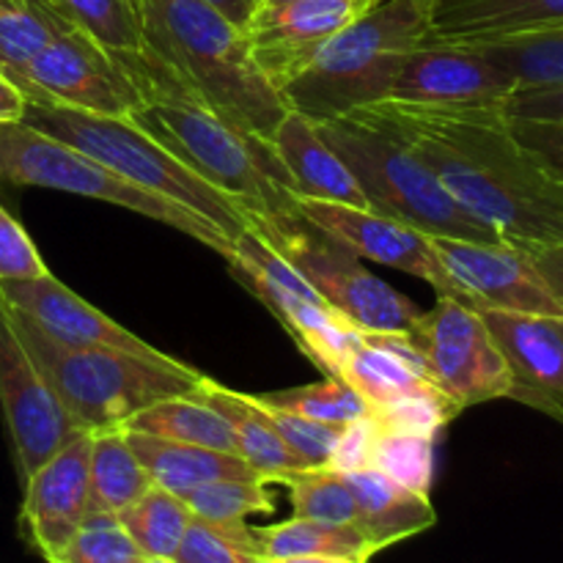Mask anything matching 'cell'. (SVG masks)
<instances>
[{"label": "cell", "instance_id": "52a82bcc", "mask_svg": "<svg viewBox=\"0 0 563 563\" xmlns=\"http://www.w3.org/2000/svg\"><path fill=\"white\" fill-rule=\"evenodd\" d=\"M319 132L350 165L372 212L401 220L429 236L504 242L451 198L429 165L405 141L363 113L322 121Z\"/></svg>", "mask_w": 563, "mask_h": 563}, {"label": "cell", "instance_id": "681fc988", "mask_svg": "<svg viewBox=\"0 0 563 563\" xmlns=\"http://www.w3.org/2000/svg\"><path fill=\"white\" fill-rule=\"evenodd\" d=\"M146 563H179L176 559H146Z\"/></svg>", "mask_w": 563, "mask_h": 563}, {"label": "cell", "instance_id": "836d02e7", "mask_svg": "<svg viewBox=\"0 0 563 563\" xmlns=\"http://www.w3.org/2000/svg\"><path fill=\"white\" fill-rule=\"evenodd\" d=\"M192 517L212 526H240L253 515H269L275 509L267 482L262 478H220L201 484L181 495Z\"/></svg>", "mask_w": 563, "mask_h": 563}, {"label": "cell", "instance_id": "9a60e30c", "mask_svg": "<svg viewBox=\"0 0 563 563\" xmlns=\"http://www.w3.org/2000/svg\"><path fill=\"white\" fill-rule=\"evenodd\" d=\"M297 212L361 258H372V262L385 264V267L416 275L418 280L432 286L438 295L462 300L456 284L440 264L432 236L423 234V231L412 229V225L401 223L396 218H388V214L372 212V209L313 201V198H297Z\"/></svg>", "mask_w": 563, "mask_h": 563}, {"label": "cell", "instance_id": "1f68e13d", "mask_svg": "<svg viewBox=\"0 0 563 563\" xmlns=\"http://www.w3.org/2000/svg\"><path fill=\"white\" fill-rule=\"evenodd\" d=\"M273 484H284L289 489L295 517L330 522V526H355V493L344 473L333 467H306V471L284 473Z\"/></svg>", "mask_w": 563, "mask_h": 563}, {"label": "cell", "instance_id": "b9f144b4", "mask_svg": "<svg viewBox=\"0 0 563 563\" xmlns=\"http://www.w3.org/2000/svg\"><path fill=\"white\" fill-rule=\"evenodd\" d=\"M374 440H377V427H374V421L368 416L361 418V421L346 423L339 443H335L328 467H333L339 473L363 471V467L372 465Z\"/></svg>", "mask_w": 563, "mask_h": 563}, {"label": "cell", "instance_id": "603a6c76", "mask_svg": "<svg viewBox=\"0 0 563 563\" xmlns=\"http://www.w3.org/2000/svg\"><path fill=\"white\" fill-rule=\"evenodd\" d=\"M192 394L207 401V405H212L231 423L236 438V454L256 471L262 482L273 484L284 473L306 471V465L291 454L289 445L280 440V434L275 432L269 418L264 416V410L251 394L225 388V385L214 383L207 374L198 379Z\"/></svg>", "mask_w": 563, "mask_h": 563}, {"label": "cell", "instance_id": "5bb4252c", "mask_svg": "<svg viewBox=\"0 0 563 563\" xmlns=\"http://www.w3.org/2000/svg\"><path fill=\"white\" fill-rule=\"evenodd\" d=\"M517 82L471 44L423 42L401 64L385 102L423 108H506Z\"/></svg>", "mask_w": 563, "mask_h": 563}, {"label": "cell", "instance_id": "7402d4cb", "mask_svg": "<svg viewBox=\"0 0 563 563\" xmlns=\"http://www.w3.org/2000/svg\"><path fill=\"white\" fill-rule=\"evenodd\" d=\"M344 476L350 478L355 493V528L372 544L374 553L438 526V511L429 495L401 487L377 467H363Z\"/></svg>", "mask_w": 563, "mask_h": 563}, {"label": "cell", "instance_id": "ee69618b", "mask_svg": "<svg viewBox=\"0 0 563 563\" xmlns=\"http://www.w3.org/2000/svg\"><path fill=\"white\" fill-rule=\"evenodd\" d=\"M528 256L537 264L544 284L550 286V291L559 297V302L563 306V242H559V245L533 247V251H528Z\"/></svg>", "mask_w": 563, "mask_h": 563}, {"label": "cell", "instance_id": "6da1fadb", "mask_svg": "<svg viewBox=\"0 0 563 563\" xmlns=\"http://www.w3.org/2000/svg\"><path fill=\"white\" fill-rule=\"evenodd\" d=\"M352 113L405 141L451 198L506 245L533 251L563 242V179L517 141L504 108L377 102Z\"/></svg>", "mask_w": 563, "mask_h": 563}, {"label": "cell", "instance_id": "3957f363", "mask_svg": "<svg viewBox=\"0 0 563 563\" xmlns=\"http://www.w3.org/2000/svg\"><path fill=\"white\" fill-rule=\"evenodd\" d=\"M146 49L236 130L267 141L289 104L262 75L245 27L209 0H141Z\"/></svg>", "mask_w": 563, "mask_h": 563}, {"label": "cell", "instance_id": "9c48e42d", "mask_svg": "<svg viewBox=\"0 0 563 563\" xmlns=\"http://www.w3.org/2000/svg\"><path fill=\"white\" fill-rule=\"evenodd\" d=\"M247 229L258 231L280 256L289 258L308 284L363 333H410L421 319V308L385 284L357 253L341 245L322 229L302 218L297 207L286 214L245 212Z\"/></svg>", "mask_w": 563, "mask_h": 563}, {"label": "cell", "instance_id": "2e32d148", "mask_svg": "<svg viewBox=\"0 0 563 563\" xmlns=\"http://www.w3.org/2000/svg\"><path fill=\"white\" fill-rule=\"evenodd\" d=\"M377 3L383 0H289L256 11L245 27L253 60L284 91L335 33Z\"/></svg>", "mask_w": 563, "mask_h": 563}, {"label": "cell", "instance_id": "4dcf8cb0", "mask_svg": "<svg viewBox=\"0 0 563 563\" xmlns=\"http://www.w3.org/2000/svg\"><path fill=\"white\" fill-rule=\"evenodd\" d=\"M66 25H71V22H66L47 0L0 5V71L20 86L25 66Z\"/></svg>", "mask_w": 563, "mask_h": 563}, {"label": "cell", "instance_id": "7a4b0ae2", "mask_svg": "<svg viewBox=\"0 0 563 563\" xmlns=\"http://www.w3.org/2000/svg\"><path fill=\"white\" fill-rule=\"evenodd\" d=\"M115 58L143 99L130 119L181 165L245 212L286 214L297 207L289 174L267 141L229 124L148 49Z\"/></svg>", "mask_w": 563, "mask_h": 563}, {"label": "cell", "instance_id": "4316f807", "mask_svg": "<svg viewBox=\"0 0 563 563\" xmlns=\"http://www.w3.org/2000/svg\"><path fill=\"white\" fill-rule=\"evenodd\" d=\"M258 559H297V555H339V559L372 561L374 548L355 526H330V522L291 517L275 526L253 528Z\"/></svg>", "mask_w": 563, "mask_h": 563}, {"label": "cell", "instance_id": "bcb514c9", "mask_svg": "<svg viewBox=\"0 0 563 563\" xmlns=\"http://www.w3.org/2000/svg\"><path fill=\"white\" fill-rule=\"evenodd\" d=\"M209 3L223 11L231 22H236L240 27H247L253 14L258 11V5H262V0H209Z\"/></svg>", "mask_w": 563, "mask_h": 563}, {"label": "cell", "instance_id": "7dc6e473", "mask_svg": "<svg viewBox=\"0 0 563 563\" xmlns=\"http://www.w3.org/2000/svg\"><path fill=\"white\" fill-rule=\"evenodd\" d=\"M258 563H368V561L339 559V555H297V559H258Z\"/></svg>", "mask_w": 563, "mask_h": 563}, {"label": "cell", "instance_id": "484cf974", "mask_svg": "<svg viewBox=\"0 0 563 563\" xmlns=\"http://www.w3.org/2000/svg\"><path fill=\"white\" fill-rule=\"evenodd\" d=\"M91 509L88 515H119L154 487L146 467L132 451L124 429H104L91 434Z\"/></svg>", "mask_w": 563, "mask_h": 563}, {"label": "cell", "instance_id": "c3c4849f", "mask_svg": "<svg viewBox=\"0 0 563 563\" xmlns=\"http://www.w3.org/2000/svg\"><path fill=\"white\" fill-rule=\"evenodd\" d=\"M280 3H289V0H262L258 11H262V9H273V5H280Z\"/></svg>", "mask_w": 563, "mask_h": 563}, {"label": "cell", "instance_id": "74e56055", "mask_svg": "<svg viewBox=\"0 0 563 563\" xmlns=\"http://www.w3.org/2000/svg\"><path fill=\"white\" fill-rule=\"evenodd\" d=\"M253 399H256V396H253ZM258 407H262L264 416H267L269 423L275 427V432L280 434V440L289 445V451L302 462V465L306 467L330 465V456H333V449L335 443H339L344 427L319 423V421H311V418L295 416V412L275 410V407L262 405V401H258Z\"/></svg>", "mask_w": 563, "mask_h": 563}, {"label": "cell", "instance_id": "44dd1931", "mask_svg": "<svg viewBox=\"0 0 563 563\" xmlns=\"http://www.w3.org/2000/svg\"><path fill=\"white\" fill-rule=\"evenodd\" d=\"M563 25V0H440L427 42L478 44Z\"/></svg>", "mask_w": 563, "mask_h": 563}, {"label": "cell", "instance_id": "5b68a950", "mask_svg": "<svg viewBox=\"0 0 563 563\" xmlns=\"http://www.w3.org/2000/svg\"><path fill=\"white\" fill-rule=\"evenodd\" d=\"M9 313L38 372L80 432L97 434L104 429H121L154 401L190 396L203 377L198 368L176 357L152 361L119 350L60 346L14 308H9Z\"/></svg>", "mask_w": 563, "mask_h": 563}, {"label": "cell", "instance_id": "ba28073f", "mask_svg": "<svg viewBox=\"0 0 563 563\" xmlns=\"http://www.w3.org/2000/svg\"><path fill=\"white\" fill-rule=\"evenodd\" d=\"M3 187H44L115 203L203 242L223 258L231 253L229 236H223V231L214 229L201 214L141 190L80 148L44 135L22 121H0V190Z\"/></svg>", "mask_w": 563, "mask_h": 563}, {"label": "cell", "instance_id": "8d00e7d4", "mask_svg": "<svg viewBox=\"0 0 563 563\" xmlns=\"http://www.w3.org/2000/svg\"><path fill=\"white\" fill-rule=\"evenodd\" d=\"M460 412L462 410L449 399V396L423 394L394 401V405L379 407V410H372L368 418L374 421L377 432L429 434V438H438L440 429H443L445 423L454 421Z\"/></svg>", "mask_w": 563, "mask_h": 563}, {"label": "cell", "instance_id": "277c9868", "mask_svg": "<svg viewBox=\"0 0 563 563\" xmlns=\"http://www.w3.org/2000/svg\"><path fill=\"white\" fill-rule=\"evenodd\" d=\"M438 3L383 0L350 22L280 91L289 110L322 124L385 102L407 55L432 36Z\"/></svg>", "mask_w": 563, "mask_h": 563}, {"label": "cell", "instance_id": "4fadbf2b", "mask_svg": "<svg viewBox=\"0 0 563 563\" xmlns=\"http://www.w3.org/2000/svg\"><path fill=\"white\" fill-rule=\"evenodd\" d=\"M440 264L476 311L563 317L559 297L550 291L528 251L506 242H471L432 236Z\"/></svg>", "mask_w": 563, "mask_h": 563}, {"label": "cell", "instance_id": "7c38bea8", "mask_svg": "<svg viewBox=\"0 0 563 563\" xmlns=\"http://www.w3.org/2000/svg\"><path fill=\"white\" fill-rule=\"evenodd\" d=\"M20 88L27 99L104 115H132L143 102L121 60L75 25L55 33L25 66Z\"/></svg>", "mask_w": 563, "mask_h": 563}, {"label": "cell", "instance_id": "f546056e", "mask_svg": "<svg viewBox=\"0 0 563 563\" xmlns=\"http://www.w3.org/2000/svg\"><path fill=\"white\" fill-rule=\"evenodd\" d=\"M47 3L110 55H132L146 49L141 0H47Z\"/></svg>", "mask_w": 563, "mask_h": 563}, {"label": "cell", "instance_id": "8992f818", "mask_svg": "<svg viewBox=\"0 0 563 563\" xmlns=\"http://www.w3.org/2000/svg\"><path fill=\"white\" fill-rule=\"evenodd\" d=\"M22 124L44 132L49 137L80 148L82 154L102 163L121 179L132 181L141 190L163 196L223 231L231 242L247 229L245 209L209 181L181 165L163 143L154 141L130 115H104L88 110L64 108L55 102L27 99Z\"/></svg>", "mask_w": 563, "mask_h": 563}, {"label": "cell", "instance_id": "60d3db41", "mask_svg": "<svg viewBox=\"0 0 563 563\" xmlns=\"http://www.w3.org/2000/svg\"><path fill=\"white\" fill-rule=\"evenodd\" d=\"M504 110L509 119L563 124V82H559V86L517 88V91L506 99Z\"/></svg>", "mask_w": 563, "mask_h": 563}, {"label": "cell", "instance_id": "8fae6325", "mask_svg": "<svg viewBox=\"0 0 563 563\" xmlns=\"http://www.w3.org/2000/svg\"><path fill=\"white\" fill-rule=\"evenodd\" d=\"M0 418L22 484L55 451L80 434L55 390L38 372L27 346L22 344L3 297H0Z\"/></svg>", "mask_w": 563, "mask_h": 563}, {"label": "cell", "instance_id": "e0dca14e", "mask_svg": "<svg viewBox=\"0 0 563 563\" xmlns=\"http://www.w3.org/2000/svg\"><path fill=\"white\" fill-rule=\"evenodd\" d=\"M88 462L91 434L80 432L22 484V537L47 563H53L55 555L80 531L91 509Z\"/></svg>", "mask_w": 563, "mask_h": 563}, {"label": "cell", "instance_id": "d6986e66", "mask_svg": "<svg viewBox=\"0 0 563 563\" xmlns=\"http://www.w3.org/2000/svg\"><path fill=\"white\" fill-rule=\"evenodd\" d=\"M511 372L509 396L563 427V317L482 311Z\"/></svg>", "mask_w": 563, "mask_h": 563}, {"label": "cell", "instance_id": "d590c367", "mask_svg": "<svg viewBox=\"0 0 563 563\" xmlns=\"http://www.w3.org/2000/svg\"><path fill=\"white\" fill-rule=\"evenodd\" d=\"M53 563H146L115 515H88Z\"/></svg>", "mask_w": 563, "mask_h": 563}, {"label": "cell", "instance_id": "cb8c5ba5", "mask_svg": "<svg viewBox=\"0 0 563 563\" xmlns=\"http://www.w3.org/2000/svg\"><path fill=\"white\" fill-rule=\"evenodd\" d=\"M126 440H130L141 465L146 467L154 487L168 489L179 498L190 489L201 487V484L220 482V478H258L256 471L242 456L225 454V451L176 443V440L141 432H126Z\"/></svg>", "mask_w": 563, "mask_h": 563}, {"label": "cell", "instance_id": "f35d334b", "mask_svg": "<svg viewBox=\"0 0 563 563\" xmlns=\"http://www.w3.org/2000/svg\"><path fill=\"white\" fill-rule=\"evenodd\" d=\"M179 563H258V555L247 550L225 528L192 517L185 539L174 555Z\"/></svg>", "mask_w": 563, "mask_h": 563}, {"label": "cell", "instance_id": "ffe728a7", "mask_svg": "<svg viewBox=\"0 0 563 563\" xmlns=\"http://www.w3.org/2000/svg\"><path fill=\"white\" fill-rule=\"evenodd\" d=\"M267 143L289 174L291 190L297 198L372 209L355 174L335 154V148L324 141L317 121L297 113V110H289L273 130V135L267 137Z\"/></svg>", "mask_w": 563, "mask_h": 563}, {"label": "cell", "instance_id": "7bdbcfd3", "mask_svg": "<svg viewBox=\"0 0 563 563\" xmlns=\"http://www.w3.org/2000/svg\"><path fill=\"white\" fill-rule=\"evenodd\" d=\"M511 130L528 152L537 154L555 176L563 179V124L511 119Z\"/></svg>", "mask_w": 563, "mask_h": 563}, {"label": "cell", "instance_id": "f907efd6", "mask_svg": "<svg viewBox=\"0 0 563 563\" xmlns=\"http://www.w3.org/2000/svg\"><path fill=\"white\" fill-rule=\"evenodd\" d=\"M25 0H0V5H22Z\"/></svg>", "mask_w": 563, "mask_h": 563}, {"label": "cell", "instance_id": "d4e9b609", "mask_svg": "<svg viewBox=\"0 0 563 563\" xmlns=\"http://www.w3.org/2000/svg\"><path fill=\"white\" fill-rule=\"evenodd\" d=\"M121 429L236 454V438L231 423L196 394L154 401L152 407L132 416Z\"/></svg>", "mask_w": 563, "mask_h": 563}, {"label": "cell", "instance_id": "30bf717a", "mask_svg": "<svg viewBox=\"0 0 563 563\" xmlns=\"http://www.w3.org/2000/svg\"><path fill=\"white\" fill-rule=\"evenodd\" d=\"M410 335L434 385L460 410L509 396V363L482 311L473 306L440 295L432 311L421 313Z\"/></svg>", "mask_w": 563, "mask_h": 563}, {"label": "cell", "instance_id": "ab89813d", "mask_svg": "<svg viewBox=\"0 0 563 563\" xmlns=\"http://www.w3.org/2000/svg\"><path fill=\"white\" fill-rule=\"evenodd\" d=\"M49 275L42 253L33 245L20 220L0 203V284L36 280Z\"/></svg>", "mask_w": 563, "mask_h": 563}, {"label": "cell", "instance_id": "f6af8a7d", "mask_svg": "<svg viewBox=\"0 0 563 563\" xmlns=\"http://www.w3.org/2000/svg\"><path fill=\"white\" fill-rule=\"evenodd\" d=\"M25 104L27 97L22 93V88L0 71V121H20L25 113Z\"/></svg>", "mask_w": 563, "mask_h": 563}, {"label": "cell", "instance_id": "f1b7e54d", "mask_svg": "<svg viewBox=\"0 0 563 563\" xmlns=\"http://www.w3.org/2000/svg\"><path fill=\"white\" fill-rule=\"evenodd\" d=\"M115 520L146 559H174L192 522V511L179 495L152 487L135 504L121 509Z\"/></svg>", "mask_w": 563, "mask_h": 563}, {"label": "cell", "instance_id": "d6a6232c", "mask_svg": "<svg viewBox=\"0 0 563 563\" xmlns=\"http://www.w3.org/2000/svg\"><path fill=\"white\" fill-rule=\"evenodd\" d=\"M262 405L275 410L295 412V416L311 418L319 423H333L346 427L352 421H361L368 416V407L344 379L324 377L319 383L302 385L291 390H275V394H253Z\"/></svg>", "mask_w": 563, "mask_h": 563}, {"label": "cell", "instance_id": "ac0fdd59", "mask_svg": "<svg viewBox=\"0 0 563 563\" xmlns=\"http://www.w3.org/2000/svg\"><path fill=\"white\" fill-rule=\"evenodd\" d=\"M0 297L9 308L31 319L47 339L75 350H119L130 355L165 361V352L121 328L115 319L104 317L99 308L77 297L53 273L36 280L0 284Z\"/></svg>", "mask_w": 563, "mask_h": 563}, {"label": "cell", "instance_id": "83f0119b", "mask_svg": "<svg viewBox=\"0 0 563 563\" xmlns=\"http://www.w3.org/2000/svg\"><path fill=\"white\" fill-rule=\"evenodd\" d=\"M471 47H476L484 58L504 69L517 82V88L563 82V25L478 42Z\"/></svg>", "mask_w": 563, "mask_h": 563}, {"label": "cell", "instance_id": "e575fe53", "mask_svg": "<svg viewBox=\"0 0 563 563\" xmlns=\"http://www.w3.org/2000/svg\"><path fill=\"white\" fill-rule=\"evenodd\" d=\"M368 467H377L412 493L429 495L434 476V438L377 432Z\"/></svg>", "mask_w": 563, "mask_h": 563}]
</instances>
